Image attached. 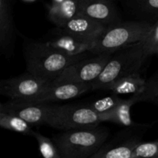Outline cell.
Returning <instances> with one entry per match:
<instances>
[{
    "mask_svg": "<svg viewBox=\"0 0 158 158\" xmlns=\"http://www.w3.org/2000/svg\"><path fill=\"white\" fill-rule=\"evenodd\" d=\"M86 55L88 54L75 56L66 55L45 41L26 38L23 42V56L28 72L52 83L64 69L86 58Z\"/></svg>",
    "mask_w": 158,
    "mask_h": 158,
    "instance_id": "6da1fadb",
    "label": "cell"
},
{
    "mask_svg": "<svg viewBox=\"0 0 158 158\" xmlns=\"http://www.w3.org/2000/svg\"><path fill=\"white\" fill-rule=\"evenodd\" d=\"M110 131L105 127L69 130L52 136L62 158H89L106 143Z\"/></svg>",
    "mask_w": 158,
    "mask_h": 158,
    "instance_id": "7a4b0ae2",
    "label": "cell"
},
{
    "mask_svg": "<svg viewBox=\"0 0 158 158\" xmlns=\"http://www.w3.org/2000/svg\"><path fill=\"white\" fill-rule=\"evenodd\" d=\"M149 56L143 42L134 43L115 52L100 76L90 83L92 91L106 90L110 85L119 79L140 71Z\"/></svg>",
    "mask_w": 158,
    "mask_h": 158,
    "instance_id": "3957f363",
    "label": "cell"
},
{
    "mask_svg": "<svg viewBox=\"0 0 158 158\" xmlns=\"http://www.w3.org/2000/svg\"><path fill=\"white\" fill-rule=\"evenodd\" d=\"M153 24L146 21H129L108 26L96 40L90 53H114L127 46L143 42Z\"/></svg>",
    "mask_w": 158,
    "mask_h": 158,
    "instance_id": "277c9868",
    "label": "cell"
},
{
    "mask_svg": "<svg viewBox=\"0 0 158 158\" xmlns=\"http://www.w3.org/2000/svg\"><path fill=\"white\" fill-rule=\"evenodd\" d=\"M103 122V114L93 110L87 104L54 105L48 126L64 131L95 127Z\"/></svg>",
    "mask_w": 158,
    "mask_h": 158,
    "instance_id": "5b68a950",
    "label": "cell"
},
{
    "mask_svg": "<svg viewBox=\"0 0 158 158\" xmlns=\"http://www.w3.org/2000/svg\"><path fill=\"white\" fill-rule=\"evenodd\" d=\"M113 53L97 54L84 58L70 65L52 82V83H92L100 76Z\"/></svg>",
    "mask_w": 158,
    "mask_h": 158,
    "instance_id": "8992f818",
    "label": "cell"
},
{
    "mask_svg": "<svg viewBox=\"0 0 158 158\" xmlns=\"http://www.w3.org/2000/svg\"><path fill=\"white\" fill-rule=\"evenodd\" d=\"M52 83L27 71L17 77L2 80L0 93L12 100H27L38 96Z\"/></svg>",
    "mask_w": 158,
    "mask_h": 158,
    "instance_id": "52a82bcc",
    "label": "cell"
},
{
    "mask_svg": "<svg viewBox=\"0 0 158 158\" xmlns=\"http://www.w3.org/2000/svg\"><path fill=\"white\" fill-rule=\"evenodd\" d=\"M54 105L37 104L12 100L0 104V111L15 114L26 120L31 126L49 125Z\"/></svg>",
    "mask_w": 158,
    "mask_h": 158,
    "instance_id": "ba28073f",
    "label": "cell"
},
{
    "mask_svg": "<svg viewBox=\"0 0 158 158\" xmlns=\"http://www.w3.org/2000/svg\"><path fill=\"white\" fill-rule=\"evenodd\" d=\"M89 91H92V85L90 83H52L36 97L19 101L37 104H49L52 102L76 98Z\"/></svg>",
    "mask_w": 158,
    "mask_h": 158,
    "instance_id": "9c48e42d",
    "label": "cell"
},
{
    "mask_svg": "<svg viewBox=\"0 0 158 158\" xmlns=\"http://www.w3.org/2000/svg\"><path fill=\"white\" fill-rule=\"evenodd\" d=\"M44 41L53 49L71 56L90 52L96 42L76 36L60 27L54 29L50 37Z\"/></svg>",
    "mask_w": 158,
    "mask_h": 158,
    "instance_id": "30bf717a",
    "label": "cell"
},
{
    "mask_svg": "<svg viewBox=\"0 0 158 158\" xmlns=\"http://www.w3.org/2000/svg\"><path fill=\"white\" fill-rule=\"evenodd\" d=\"M78 12L106 27L120 22L118 10L113 0H77Z\"/></svg>",
    "mask_w": 158,
    "mask_h": 158,
    "instance_id": "8fae6325",
    "label": "cell"
},
{
    "mask_svg": "<svg viewBox=\"0 0 158 158\" xmlns=\"http://www.w3.org/2000/svg\"><path fill=\"white\" fill-rule=\"evenodd\" d=\"M142 142L141 136L126 134L105 143L89 158H131L134 148Z\"/></svg>",
    "mask_w": 158,
    "mask_h": 158,
    "instance_id": "7c38bea8",
    "label": "cell"
},
{
    "mask_svg": "<svg viewBox=\"0 0 158 158\" xmlns=\"http://www.w3.org/2000/svg\"><path fill=\"white\" fill-rule=\"evenodd\" d=\"M16 29L9 0H0V47L6 57L13 54Z\"/></svg>",
    "mask_w": 158,
    "mask_h": 158,
    "instance_id": "4fadbf2b",
    "label": "cell"
},
{
    "mask_svg": "<svg viewBox=\"0 0 158 158\" xmlns=\"http://www.w3.org/2000/svg\"><path fill=\"white\" fill-rule=\"evenodd\" d=\"M60 28L80 38L96 41L104 32L106 26L78 12L63 27Z\"/></svg>",
    "mask_w": 158,
    "mask_h": 158,
    "instance_id": "5bb4252c",
    "label": "cell"
},
{
    "mask_svg": "<svg viewBox=\"0 0 158 158\" xmlns=\"http://www.w3.org/2000/svg\"><path fill=\"white\" fill-rule=\"evenodd\" d=\"M138 95H133L131 98L123 101L112 111L103 114V122H111L125 127H137L141 124H137L131 118V109L133 105L139 103Z\"/></svg>",
    "mask_w": 158,
    "mask_h": 158,
    "instance_id": "9a60e30c",
    "label": "cell"
},
{
    "mask_svg": "<svg viewBox=\"0 0 158 158\" xmlns=\"http://www.w3.org/2000/svg\"><path fill=\"white\" fill-rule=\"evenodd\" d=\"M147 80L140 75V71L133 73L119 79L110 85L106 90H110L116 95L133 94L139 95L144 90Z\"/></svg>",
    "mask_w": 158,
    "mask_h": 158,
    "instance_id": "2e32d148",
    "label": "cell"
},
{
    "mask_svg": "<svg viewBox=\"0 0 158 158\" xmlns=\"http://www.w3.org/2000/svg\"><path fill=\"white\" fill-rule=\"evenodd\" d=\"M77 13V0H67L61 4L51 5L48 11V17L56 27H63Z\"/></svg>",
    "mask_w": 158,
    "mask_h": 158,
    "instance_id": "e0dca14e",
    "label": "cell"
},
{
    "mask_svg": "<svg viewBox=\"0 0 158 158\" xmlns=\"http://www.w3.org/2000/svg\"><path fill=\"white\" fill-rule=\"evenodd\" d=\"M0 126L3 129L14 131L23 135L32 137L34 132L32 126L21 117L2 111H0Z\"/></svg>",
    "mask_w": 158,
    "mask_h": 158,
    "instance_id": "ac0fdd59",
    "label": "cell"
},
{
    "mask_svg": "<svg viewBox=\"0 0 158 158\" xmlns=\"http://www.w3.org/2000/svg\"><path fill=\"white\" fill-rule=\"evenodd\" d=\"M32 137L36 140L40 151L43 158H62L60 151L52 138H49L36 131H34Z\"/></svg>",
    "mask_w": 158,
    "mask_h": 158,
    "instance_id": "d6986e66",
    "label": "cell"
},
{
    "mask_svg": "<svg viewBox=\"0 0 158 158\" xmlns=\"http://www.w3.org/2000/svg\"><path fill=\"white\" fill-rule=\"evenodd\" d=\"M123 99L120 98L117 95L113 94L112 96L103 97L92 103H87V105L95 112L103 114L115 109L123 101Z\"/></svg>",
    "mask_w": 158,
    "mask_h": 158,
    "instance_id": "ffe728a7",
    "label": "cell"
},
{
    "mask_svg": "<svg viewBox=\"0 0 158 158\" xmlns=\"http://www.w3.org/2000/svg\"><path fill=\"white\" fill-rule=\"evenodd\" d=\"M131 158H158V139L154 141L140 142Z\"/></svg>",
    "mask_w": 158,
    "mask_h": 158,
    "instance_id": "44dd1931",
    "label": "cell"
},
{
    "mask_svg": "<svg viewBox=\"0 0 158 158\" xmlns=\"http://www.w3.org/2000/svg\"><path fill=\"white\" fill-rule=\"evenodd\" d=\"M158 97V72L148 80L143 93L139 94L140 102H150Z\"/></svg>",
    "mask_w": 158,
    "mask_h": 158,
    "instance_id": "7402d4cb",
    "label": "cell"
},
{
    "mask_svg": "<svg viewBox=\"0 0 158 158\" xmlns=\"http://www.w3.org/2000/svg\"><path fill=\"white\" fill-rule=\"evenodd\" d=\"M150 56L154 55L158 49V20L153 24L152 28L143 41Z\"/></svg>",
    "mask_w": 158,
    "mask_h": 158,
    "instance_id": "603a6c76",
    "label": "cell"
},
{
    "mask_svg": "<svg viewBox=\"0 0 158 158\" xmlns=\"http://www.w3.org/2000/svg\"><path fill=\"white\" fill-rule=\"evenodd\" d=\"M137 9L142 13L158 16V0H136Z\"/></svg>",
    "mask_w": 158,
    "mask_h": 158,
    "instance_id": "cb8c5ba5",
    "label": "cell"
},
{
    "mask_svg": "<svg viewBox=\"0 0 158 158\" xmlns=\"http://www.w3.org/2000/svg\"><path fill=\"white\" fill-rule=\"evenodd\" d=\"M67 1V0H52V5H59L61 3Z\"/></svg>",
    "mask_w": 158,
    "mask_h": 158,
    "instance_id": "d4e9b609",
    "label": "cell"
},
{
    "mask_svg": "<svg viewBox=\"0 0 158 158\" xmlns=\"http://www.w3.org/2000/svg\"><path fill=\"white\" fill-rule=\"evenodd\" d=\"M151 103H154V104H155V105H157V106H158V97H156V98H154L153 100H151Z\"/></svg>",
    "mask_w": 158,
    "mask_h": 158,
    "instance_id": "484cf974",
    "label": "cell"
},
{
    "mask_svg": "<svg viewBox=\"0 0 158 158\" xmlns=\"http://www.w3.org/2000/svg\"><path fill=\"white\" fill-rule=\"evenodd\" d=\"M23 1L27 2H35L36 1V0H23Z\"/></svg>",
    "mask_w": 158,
    "mask_h": 158,
    "instance_id": "4316f807",
    "label": "cell"
},
{
    "mask_svg": "<svg viewBox=\"0 0 158 158\" xmlns=\"http://www.w3.org/2000/svg\"><path fill=\"white\" fill-rule=\"evenodd\" d=\"M155 54H156V55L158 56V49H157V51H156V53Z\"/></svg>",
    "mask_w": 158,
    "mask_h": 158,
    "instance_id": "83f0119b",
    "label": "cell"
}]
</instances>
